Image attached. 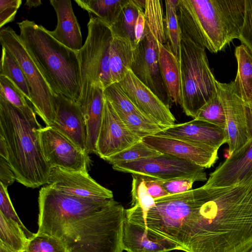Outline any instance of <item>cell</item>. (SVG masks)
<instances>
[{
    "label": "cell",
    "mask_w": 252,
    "mask_h": 252,
    "mask_svg": "<svg viewBox=\"0 0 252 252\" xmlns=\"http://www.w3.org/2000/svg\"><path fill=\"white\" fill-rule=\"evenodd\" d=\"M0 252H12L2 244L0 243Z\"/></svg>",
    "instance_id": "obj_48"
},
{
    "label": "cell",
    "mask_w": 252,
    "mask_h": 252,
    "mask_svg": "<svg viewBox=\"0 0 252 252\" xmlns=\"http://www.w3.org/2000/svg\"><path fill=\"white\" fill-rule=\"evenodd\" d=\"M161 154H162L144 143L142 140H140L123 151L106 158L105 160L114 165L133 161Z\"/></svg>",
    "instance_id": "obj_32"
},
{
    "label": "cell",
    "mask_w": 252,
    "mask_h": 252,
    "mask_svg": "<svg viewBox=\"0 0 252 252\" xmlns=\"http://www.w3.org/2000/svg\"><path fill=\"white\" fill-rule=\"evenodd\" d=\"M41 4V1L40 0H28L26 1L25 3L29 7H36Z\"/></svg>",
    "instance_id": "obj_47"
},
{
    "label": "cell",
    "mask_w": 252,
    "mask_h": 252,
    "mask_svg": "<svg viewBox=\"0 0 252 252\" xmlns=\"http://www.w3.org/2000/svg\"><path fill=\"white\" fill-rule=\"evenodd\" d=\"M132 177L131 207L139 213H145L154 206L155 199L147 192L144 175L132 174Z\"/></svg>",
    "instance_id": "obj_33"
},
{
    "label": "cell",
    "mask_w": 252,
    "mask_h": 252,
    "mask_svg": "<svg viewBox=\"0 0 252 252\" xmlns=\"http://www.w3.org/2000/svg\"><path fill=\"white\" fill-rule=\"evenodd\" d=\"M118 83L130 101L146 117L164 128L175 124V118L169 106L143 84L130 69Z\"/></svg>",
    "instance_id": "obj_14"
},
{
    "label": "cell",
    "mask_w": 252,
    "mask_h": 252,
    "mask_svg": "<svg viewBox=\"0 0 252 252\" xmlns=\"http://www.w3.org/2000/svg\"><path fill=\"white\" fill-rule=\"evenodd\" d=\"M37 233L58 239L66 252H122L123 206L111 199L79 198L47 185L38 195Z\"/></svg>",
    "instance_id": "obj_1"
},
{
    "label": "cell",
    "mask_w": 252,
    "mask_h": 252,
    "mask_svg": "<svg viewBox=\"0 0 252 252\" xmlns=\"http://www.w3.org/2000/svg\"><path fill=\"white\" fill-rule=\"evenodd\" d=\"M17 24L21 40L53 93L78 102L81 89L77 52L61 44L34 21Z\"/></svg>",
    "instance_id": "obj_5"
},
{
    "label": "cell",
    "mask_w": 252,
    "mask_h": 252,
    "mask_svg": "<svg viewBox=\"0 0 252 252\" xmlns=\"http://www.w3.org/2000/svg\"><path fill=\"white\" fill-rule=\"evenodd\" d=\"M0 75L9 79L22 92L27 99L31 102L30 88L18 62L3 47L0 60Z\"/></svg>",
    "instance_id": "obj_30"
},
{
    "label": "cell",
    "mask_w": 252,
    "mask_h": 252,
    "mask_svg": "<svg viewBox=\"0 0 252 252\" xmlns=\"http://www.w3.org/2000/svg\"><path fill=\"white\" fill-rule=\"evenodd\" d=\"M249 252H252V249Z\"/></svg>",
    "instance_id": "obj_49"
},
{
    "label": "cell",
    "mask_w": 252,
    "mask_h": 252,
    "mask_svg": "<svg viewBox=\"0 0 252 252\" xmlns=\"http://www.w3.org/2000/svg\"><path fill=\"white\" fill-rule=\"evenodd\" d=\"M43 156L51 168L88 173L90 160L88 154L51 126L39 129Z\"/></svg>",
    "instance_id": "obj_11"
},
{
    "label": "cell",
    "mask_w": 252,
    "mask_h": 252,
    "mask_svg": "<svg viewBox=\"0 0 252 252\" xmlns=\"http://www.w3.org/2000/svg\"><path fill=\"white\" fill-rule=\"evenodd\" d=\"M159 63L170 101L179 104L181 95L180 62L167 42L160 45Z\"/></svg>",
    "instance_id": "obj_23"
},
{
    "label": "cell",
    "mask_w": 252,
    "mask_h": 252,
    "mask_svg": "<svg viewBox=\"0 0 252 252\" xmlns=\"http://www.w3.org/2000/svg\"><path fill=\"white\" fill-rule=\"evenodd\" d=\"M185 224L186 252H249L252 249V169L237 184L198 188Z\"/></svg>",
    "instance_id": "obj_2"
},
{
    "label": "cell",
    "mask_w": 252,
    "mask_h": 252,
    "mask_svg": "<svg viewBox=\"0 0 252 252\" xmlns=\"http://www.w3.org/2000/svg\"><path fill=\"white\" fill-rule=\"evenodd\" d=\"M252 169V139L232 154L210 174L204 185L208 187H225L240 182Z\"/></svg>",
    "instance_id": "obj_19"
},
{
    "label": "cell",
    "mask_w": 252,
    "mask_h": 252,
    "mask_svg": "<svg viewBox=\"0 0 252 252\" xmlns=\"http://www.w3.org/2000/svg\"><path fill=\"white\" fill-rule=\"evenodd\" d=\"M245 0H178L182 33L211 53L223 50L239 38Z\"/></svg>",
    "instance_id": "obj_4"
},
{
    "label": "cell",
    "mask_w": 252,
    "mask_h": 252,
    "mask_svg": "<svg viewBox=\"0 0 252 252\" xmlns=\"http://www.w3.org/2000/svg\"><path fill=\"white\" fill-rule=\"evenodd\" d=\"M122 249L127 252H169L182 248L169 240L151 233L125 218L122 230Z\"/></svg>",
    "instance_id": "obj_20"
},
{
    "label": "cell",
    "mask_w": 252,
    "mask_h": 252,
    "mask_svg": "<svg viewBox=\"0 0 252 252\" xmlns=\"http://www.w3.org/2000/svg\"><path fill=\"white\" fill-rule=\"evenodd\" d=\"M34 110L22 111L0 95V135L5 140L6 160L16 181L28 188L47 184L51 167L42 151Z\"/></svg>",
    "instance_id": "obj_3"
},
{
    "label": "cell",
    "mask_w": 252,
    "mask_h": 252,
    "mask_svg": "<svg viewBox=\"0 0 252 252\" xmlns=\"http://www.w3.org/2000/svg\"><path fill=\"white\" fill-rule=\"evenodd\" d=\"M128 0H75L77 4L86 10L90 18H97L111 27L116 21L124 5Z\"/></svg>",
    "instance_id": "obj_27"
},
{
    "label": "cell",
    "mask_w": 252,
    "mask_h": 252,
    "mask_svg": "<svg viewBox=\"0 0 252 252\" xmlns=\"http://www.w3.org/2000/svg\"><path fill=\"white\" fill-rule=\"evenodd\" d=\"M179 62V104L186 115L194 119L199 110L217 95V80L210 67L205 49L183 33Z\"/></svg>",
    "instance_id": "obj_6"
},
{
    "label": "cell",
    "mask_w": 252,
    "mask_h": 252,
    "mask_svg": "<svg viewBox=\"0 0 252 252\" xmlns=\"http://www.w3.org/2000/svg\"><path fill=\"white\" fill-rule=\"evenodd\" d=\"M87 28L85 42L77 52L81 89L78 104L85 99L93 85L104 89L112 84L109 66L110 47L114 37L111 28L96 18H90Z\"/></svg>",
    "instance_id": "obj_7"
},
{
    "label": "cell",
    "mask_w": 252,
    "mask_h": 252,
    "mask_svg": "<svg viewBox=\"0 0 252 252\" xmlns=\"http://www.w3.org/2000/svg\"><path fill=\"white\" fill-rule=\"evenodd\" d=\"M178 0H166L164 29L167 42L171 51L180 61L181 54V30L177 16Z\"/></svg>",
    "instance_id": "obj_29"
},
{
    "label": "cell",
    "mask_w": 252,
    "mask_h": 252,
    "mask_svg": "<svg viewBox=\"0 0 252 252\" xmlns=\"http://www.w3.org/2000/svg\"><path fill=\"white\" fill-rule=\"evenodd\" d=\"M160 45L162 44L146 22L144 36L133 50L130 70L143 84L169 106L170 100L159 67Z\"/></svg>",
    "instance_id": "obj_10"
},
{
    "label": "cell",
    "mask_w": 252,
    "mask_h": 252,
    "mask_svg": "<svg viewBox=\"0 0 252 252\" xmlns=\"http://www.w3.org/2000/svg\"><path fill=\"white\" fill-rule=\"evenodd\" d=\"M21 0H0V28L14 21Z\"/></svg>",
    "instance_id": "obj_41"
},
{
    "label": "cell",
    "mask_w": 252,
    "mask_h": 252,
    "mask_svg": "<svg viewBox=\"0 0 252 252\" xmlns=\"http://www.w3.org/2000/svg\"><path fill=\"white\" fill-rule=\"evenodd\" d=\"M237 72L233 81L236 92L247 107L252 106V54L243 44L236 47Z\"/></svg>",
    "instance_id": "obj_24"
},
{
    "label": "cell",
    "mask_w": 252,
    "mask_h": 252,
    "mask_svg": "<svg viewBox=\"0 0 252 252\" xmlns=\"http://www.w3.org/2000/svg\"><path fill=\"white\" fill-rule=\"evenodd\" d=\"M140 140L128 129L110 101L105 97L103 117L96 143V154L105 160Z\"/></svg>",
    "instance_id": "obj_13"
},
{
    "label": "cell",
    "mask_w": 252,
    "mask_h": 252,
    "mask_svg": "<svg viewBox=\"0 0 252 252\" xmlns=\"http://www.w3.org/2000/svg\"><path fill=\"white\" fill-rule=\"evenodd\" d=\"M0 95L22 111L32 108L22 92L7 77L0 75Z\"/></svg>",
    "instance_id": "obj_37"
},
{
    "label": "cell",
    "mask_w": 252,
    "mask_h": 252,
    "mask_svg": "<svg viewBox=\"0 0 252 252\" xmlns=\"http://www.w3.org/2000/svg\"><path fill=\"white\" fill-rule=\"evenodd\" d=\"M144 178L147 192L154 199L169 195L162 186L164 181L147 175Z\"/></svg>",
    "instance_id": "obj_42"
},
{
    "label": "cell",
    "mask_w": 252,
    "mask_h": 252,
    "mask_svg": "<svg viewBox=\"0 0 252 252\" xmlns=\"http://www.w3.org/2000/svg\"><path fill=\"white\" fill-rule=\"evenodd\" d=\"M115 109L128 129L141 140L155 135L165 128L146 117Z\"/></svg>",
    "instance_id": "obj_31"
},
{
    "label": "cell",
    "mask_w": 252,
    "mask_h": 252,
    "mask_svg": "<svg viewBox=\"0 0 252 252\" xmlns=\"http://www.w3.org/2000/svg\"><path fill=\"white\" fill-rule=\"evenodd\" d=\"M16 181V176L7 161L0 157V184L7 187Z\"/></svg>",
    "instance_id": "obj_43"
},
{
    "label": "cell",
    "mask_w": 252,
    "mask_h": 252,
    "mask_svg": "<svg viewBox=\"0 0 252 252\" xmlns=\"http://www.w3.org/2000/svg\"><path fill=\"white\" fill-rule=\"evenodd\" d=\"M199 181L195 177L177 178L163 181L162 186L169 195L183 193L192 189L194 182Z\"/></svg>",
    "instance_id": "obj_40"
},
{
    "label": "cell",
    "mask_w": 252,
    "mask_h": 252,
    "mask_svg": "<svg viewBox=\"0 0 252 252\" xmlns=\"http://www.w3.org/2000/svg\"><path fill=\"white\" fill-rule=\"evenodd\" d=\"M29 238L19 225L0 212V243L12 252H25Z\"/></svg>",
    "instance_id": "obj_28"
},
{
    "label": "cell",
    "mask_w": 252,
    "mask_h": 252,
    "mask_svg": "<svg viewBox=\"0 0 252 252\" xmlns=\"http://www.w3.org/2000/svg\"><path fill=\"white\" fill-rule=\"evenodd\" d=\"M57 17L55 29L50 33L58 41L78 52L82 47V37L78 20L70 0H50Z\"/></svg>",
    "instance_id": "obj_21"
},
{
    "label": "cell",
    "mask_w": 252,
    "mask_h": 252,
    "mask_svg": "<svg viewBox=\"0 0 252 252\" xmlns=\"http://www.w3.org/2000/svg\"><path fill=\"white\" fill-rule=\"evenodd\" d=\"M55 114L52 127L86 153L87 130L79 104L62 94H55Z\"/></svg>",
    "instance_id": "obj_17"
},
{
    "label": "cell",
    "mask_w": 252,
    "mask_h": 252,
    "mask_svg": "<svg viewBox=\"0 0 252 252\" xmlns=\"http://www.w3.org/2000/svg\"><path fill=\"white\" fill-rule=\"evenodd\" d=\"M238 39L252 54V0H245L244 20Z\"/></svg>",
    "instance_id": "obj_39"
},
{
    "label": "cell",
    "mask_w": 252,
    "mask_h": 252,
    "mask_svg": "<svg viewBox=\"0 0 252 252\" xmlns=\"http://www.w3.org/2000/svg\"><path fill=\"white\" fill-rule=\"evenodd\" d=\"M146 0H128L124 5L116 21L110 27L114 36L129 40L134 47V28L139 9H144Z\"/></svg>",
    "instance_id": "obj_26"
},
{
    "label": "cell",
    "mask_w": 252,
    "mask_h": 252,
    "mask_svg": "<svg viewBox=\"0 0 252 252\" xmlns=\"http://www.w3.org/2000/svg\"><path fill=\"white\" fill-rule=\"evenodd\" d=\"M25 252H66L64 246L49 235L34 233L29 240Z\"/></svg>",
    "instance_id": "obj_36"
},
{
    "label": "cell",
    "mask_w": 252,
    "mask_h": 252,
    "mask_svg": "<svg viewBox=\"0 0 252 252\" xmlns=\"http://www.w3.org/2000/svg\"><path fill=\"white\" fill-rule=\"evenodd\" d=\"M0 157L4 158L6 160L8 158V151L6 142L5 139L0 135Z\"/></svg>",
    "instance_id": "obj_46"
},
{
    "label": "cell",
    "mask_w": 252,
    "mask_h": 252,
    "mask_svg": "<svg viewBox=\"0 0 252 252\" xmlns=\"http://www.w3.org/2000/svg\"><path fill=\"white\" fill-rule=\"evenodd\" d=\"M134 47L128 40L114 36L109 56V70L112 83H118L130 69Z\"/></svg>",
    "instance_id": "obj_25"
},
{
    "label": "cell",
    "mask_w": 252,
    "mask_h": 252,
    "mask_svg": "<svg viewBox=\"0 0 252 252\" xmlns=\"http://www.w3.org/2000/svg\"><path fill=\"white\" fill-rule=\"evenodd\" d=\"M0 212L7 218L17 223L26 234L29 239L34 234L30 231L18 217L10 199L7 188L0 184Z\"/></svg>",
    "instance_id": "obj_38"
},
{
    "label": "cell",
    "mask_w": 252,
    "mask_h": 252,
    "mask_svg": "<svg viewBox=\"0 0 252 252\" xmlns=\"http://www.w3.org/2000/svg\"><path fill=\"white\" fill-rule=\"evenodd\" d=\"M104 94L115 108L124 112L134 113L146 117L130 101L118 83H112L104 89Z\"/></svg>",
    "instance_id": "obj_35"
},
{
    "label": "cell",
    "mask_w": 252,
    "mask_h": 252,
    "mask_svg": "<svg viewBox=\"0 0 252 252\" xmlns=\"http://www.w3.org/2000/svg\"><path fill=\"white\" fill-rule=\"evenodd\" d=\"M156 135L196 143L217 150L226 143L227 139L225 129L195 119L188 122L174 124Z\"/></svg>",
    "instance_id": "obj_18"
},
{
    "label": "cell",
    "mask_w": 252,
    "mask_h": 252,
    "mask_svg": "<svg viewBox=\"0 0 252 252\" xmlns=\"http://www.w3.org/2000/svg\"><path fill=\"white\" fill-rule=\"evenodd\" d=\"M145 25L146 19L144 9L140 8L134 28V47L138 44L144 36Z\"/></svg>",
    "instance_id": "obj_44"
},
{
    "label": "cell",
    "mask_w": 252,
    "mask_h": 252,
    "mask_svg": "<svg viewBox=\"0 0 252 252\" xmlns=\"http://www.w3.org/2000/svg\"><path fill=\"white\" fill-rule=\"evenodd\" d=\"M104 89L93 85L85 99L79 104L83 114L87 130L86 153L96 154V143L103 117Z\"/></svg>",
    "instance_id": "obj_22"
},
{
    "label": "cell",
    "mask_w": 252,
    "mask_h": 252,
    "mask_svg": "<svg viewBox=\"0 0 252 252\" xmlns=\"http://www.w3.org/2000/svg\"><path fill=\"white\" fill-rule=\"evenodd\" d=\"M112 168L118 171L147 175L164 181L187 177H195L199 181L207 180L204 168L165 154L114 164Z\"/></svg>",
    "instance_id": "obj_9"
},
{
    "label": "cell",
    "mask_w": 252,
    "mask_h": 252,
    "mask_svg": "<svg viewBox=\"0 0 252 252\" xmlns=\"http://www.w3.org/2000/svg\"><path fill=\"white\" fill-rule=\"evenodd\" d=\"M194 119L209 123L226 130L225 115L218 93L199 110Z\"/></svg>",
    "instance_id": "obj_34"
},
{
    "label": "cell",
    "mask_w": 252,
    "mask_h": 252,
    "mask_svg": "<svg viewBox=\"0 0 252 252\" xmlns=\"http://www.w3.org/2000/svg\"><path fill=\"white\" fill-rule=\"evenodd\" d=\"M47 184L63 193L77 197L113 198L112 191L96 182L88 173L52 168Z\"/></svg>",
    "instance_id": "obj_16"
},
{
    "label": "cell",
    "mask_w": 252,
    "mask_h": 252,
    "mask_svg": "<svg viewBox=\"0 0 252 252\" xmlns=\"http://www.w3.org/2000/svg\"><path fill=\"white\" fill-rule=\"evenodd\" d=\"M216 85L225 115L226 143L230 156L251 139L247 130L246 105L237 94L233 81L223 83L217 80Z\"/></svg>",
    "instance_id": "obj_12"
},
{
    "label": "cell",
    "mask_w": 252,
    "mask_h": 252,
    "mask_svg": "<svg viewBox=\"0 0 252 252\" xmlns=\"http://www.w3.org/2000/svg\"><path fill=\"white\" fill-rule=\"evenodd\" d=\"M2 47L17 61L28 82L35 112L46 126H50L55 114V94L44 79L19 35L10 27L2 28L0 32Z\"/></svg>",
    "instance_id": "obj_8"
},
{
    "label": "cell",
    "mask_w": 252,
    "mask_h": 252,
    "mask_svg": "<svg viewBox=\"0 0 252 252\" xmlns=\"http://www.w3.org/2000/svg\"><path fill=\"white\" fill-rule=\"evenodd\" d=\"M142 140L162 154L191 162L204 168L213 166L218 159V150L200 144L156 135Z\"/></svg>",
    "instance_id": "obj_15"
},
{
    "label": "cell",
    "mask_w": 252,
    "mask_h": 252,
    "mask_svg": "<svg viewBox=\"0 0 252 252\" xmlns=\"http://www.w3.org/2000/svg\"><path fill=\"white\" fill-rule=\"evenodd\" d=\"M246 117L248 132L250 139H252V106H246Z\"/></svg>",
    "instance_id": "obj_45"
}]
</instances>
